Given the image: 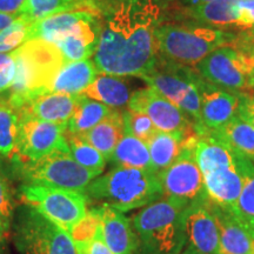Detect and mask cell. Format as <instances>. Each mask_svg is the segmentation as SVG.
Here are the masks:
<instances>
[{"instance_id": "20", "label": "cell", "mask_w": 254, "mask_h": 254, "mask_svg": "<svg viewBox=\"0 0 254 254\" xmlns=\"http://www.w3.org/2000/svg\"><path fill=\"white\" fill-rule=\"evenodd\" d=\"M80 97L81 95L46 92L31 99L21 110L44 122L67 127Z\"/></svg>"}, {"instance_id": "3", "label": "cell", "mask_w": 254, "mask_h": 254, "mask_svg": "<svg viewBox=\"0 0 254 254\" xmlns=\"http://www.w3.org/2000/svg\"><path fill=\"white\" fill-rule=\"evenodd\" d=\"M17 74L6 101L17 111L37 95L49 92L50 85L65 64L55 44L45 40H27L12 51Z\"/></svg>"}, {"instance_id": "19", "label": "cell", "mask_w": 254, "mask_h": 254, "mask_svg": "<svg viewBox=\"0 0 254 254\" xmlns=\"http://www.w3.org/2000/svg\"><path fill=\"white\" fill-rule=\"evenodd\" d=\"M101 237L114 254H138L139 239L131 220L123 212L103 207Z\"/></svg>"}, {"instance_id": "48", "label": "cell", "mask_w": 254, "mask_h": 254, "mask_svg": "<svg viewBox=\"0 0 254 254\" xmlns=\"http://www.w3.org/2000/svg\"><path fill=\"white\" fill-rule=\"evenodd\" d=\"M180 254H195V253H192V252H190V251H187V250H184L182 253Z\"/></svg>"}, {"instance_id": "5", "label": "cell", "mask_w": 254, "mask_h": 254, "mask_svg": "<svg viewBox=\"0 0 254 254\" xmlns=\"http://www.w3.org/2000/svg\"><path fill=\"white\" fill-rule=\"evenodd\" d=\"M237 38L233 32L194 23H167L155 28L158 58L190 67H194L219 47L232 45Z\"/></svg>"}, {"instance_id": "22", "label": "cell", "mask_w": 254, "mask_h": 254, "mask_svg": "<svg viewBox=\"0 0 254 254\" xmlns=\"http://www.w3.org/2000/svg\"><path fill=\"white\" fill-rule=\"evenodd\" d=\"M93 13L91 9H72L40 19L30 24L25 41L45 40L56 44Z\"/></svg>"}, {"instance_id": "10", "label": "cell", "mask_w": 254, "mask_h": 254, "mask_svg": "<svg viewBox=\"0 0 254 254\" xmlns=\"http://www.w3.org/2000/svg\"><path fill=\"white\" fill-rule=\"evenodd\" d=\"M196 132L190 133L182 154L166 170L158 173L163 190V198H172L187 204L206 198L204 177L194 155Z\"/></svg>"}, {"instance_id": "43", "label": "cell", "mask_w": 254, "mask_h": 254, "mask_svg": "<svg viewBox=\"0 0 254 254\" xmlns=\"http://www.w3.org/2000/svg\"><path fill=\"white\" fill-rule=\"evenodd\" d=\"M25 0H0V12L1 13L19 14L23 8Z\"/></svg>"}, {"instance_id": "27", "label": "cell", "mask_w": 254, "mask_h": 254, "mask_svg": "<svg viewBox=\"0 0 254 254\" xmlns=\"http://www.w3.org/2000/svg\"><path fill=\"white\" fill-rule=\"evenodd\" d=\"M208 131L232 150L254 163V126L240 116L233 117L218 129Z\"/></svg>"}, {"instance_id": "47", "label": "cell", "mask_w": 254, "mask_h": 254, "mask_svg": "<svg viewBox=\"0 0 254 254\" xmlns=\"http://www.w3.org/2000/svg\"><path fill=\"white\" fill-rule=\"evenodd\" d=\"M4 232H5V228H4V226H2L1 221H0V237H1L2 234H4Z\"/></svg>"}, {"instance_id": "21", "label": "cell", "mask_w": 254, "mask_h": 254, "mask_svg": "<svg viewBox=\"0 0 254 254\" xmlns=\"http://www.w3.org/2000/svg\"><path fill=\"white\" fill-rule=\"evenodd\" d=\"M238 2L239 0H209L185 6L183 11L192 23L226 31L238 28Z\"/></svg>"}, {"instance_id": "6", "label": "cell", "mask_w": 254, "mask_h": 254, "mask_svg": "<svg viewBox=\"0 0 254 254\" xmlns=\"http://www.w3.org/2000/svg\"><path fill=\"white\" fill-rule=\"evenodd\" d=\"M17 170L24 184L77 192H84L92 180L100 176L79 165L66 150H56L38 160L17 161Z\"/></svg>"}, {"instance_id": "26", "label": "cell", "mask_w": 254, "mask_h": 254, "mask_svg": "<svg viewBox=\"0 0 254 254\" xmlns=\"http://www.w3.org/2000/svg\"><path fill=\"white\" fill-rule=\"evenodd\" d=\"M125 134L123 111L113 109L109 116L85 134H81L109 161Z\"/></svg>"}, {"instance_id": "17", "label": "cell", "mask_w": 254, "mask_h": 254, "mask_svg": "<svg viewBox=\"0 0 254 254\" xmlns=\"http://www.w3.org/2000/svg\"><path fill=\"white\" fill-rule=\"evenodd\" d=\"M215 219L220 240V254H254V234L230 209L219 207L207 200Z\"/></svg>"}, {"instance_id": "45", "label": "cell", "mask_w": 254, "mask_h": 254, "mask_svg": "<svg viewBox=\"0 0 254 254\" xmlns=\"http://www.w3.org/2000/svg\"><path fill=\"white\" fill-rule=\"evenodd\" d=\"M245 39H247L249 41H251V43H254V28H252V30H249L246 32H244L243 34H241Z\"/></svg>"}, {"instance_id": "9", "label": "cell", "mask_w": 254, "mask_h": 254, "mask_svg": "<svg viewBox=\"0 0 254 254\" xmlns=\"http://www.w3.org/2000/svg\"><path fill=\"white\" fill-rule=\"evenodd\" d=\"M20 200L40 212L65 231H69L87 212L84 192L55 189L39 184H23L19 190Z\"/></svg>"}, {"instance_id": "49", "label": "cell", "mask_w": 254, "mask_h": 254, "mask_svg": "<svg viewBox=\"0 0 254 254\" xmlns=\"http://www.w3.org/2000/svg\"><path fill=\"white\" fill-rule=\"evenodd\" d=\"M252 98H253V100H254V92H253V95H252Z\"/></svg>"}, {"instance_id": "2", "label": "cell", "mask_w": 254, "mask_h": 254, "mask_svg": "<svg viewBox=\"0 0 254 254\" xmlns=\"http://www.w3.org/2000/svg\"><path fill=\"white\" fill-rule=\"evenodd\" d=\"M88 205L123 212L145 207L163 198L158 173L139 168H114L92 180L84 190Z\"/></svg>"}, {"instance_id": "29", "label": "cell", "mask_w": 254, "mask_h": 254, "mask_svg": "<svg viewBox=\"0 0 254 254\" xmlns=\"http://www.w3.org/2000/svg\"><path fill=\"white\" fill-rule=\"evenodd\" d=\"M112 110L99 101L88 99L81 95L74 113L72 114L67 124L66 131L73 134H85L100 122H103Z\"/></svg>"}, {"instance_id": "39", "label": "cell", "mask_w": 254, "mask_h": 254, "mask_svg": "<svg viewBox=\"0 0 254 254\" xmlns=\"http://www.w3.org/2000/svg\"><path fill=\"white\" fill-rule=\"evenodd\" d=\"M233 45L243 55L244 62H245L246 65L250 86L252 87V90H254V43H251V41L245 39L243 36H238L237 40L233 43Z\"/></svg>"}, {"instance_id": "32", "label": "cell", "mask_w": 254, "mask_h": 254, "mask_svg": "<svg viewBox=\"0 0 254 254\" xmlns=\"http://www.w3.org/2000/svg\"><path fill=\"white\" fill-rule=\"evenodd\" d=\"M19 112L6 101V97H0V154L13 158L18 135Z\"/></svg>"}, {"instance_id": "35", "label": "cell", "mask_w": 254, "mask_h": 254, "mask_svg": "<svg viewBox=\"0 0 254 254\" xmlns=\"http://www.w3.org/2000/svg\"><path fill=\"white\" fill-rule=\"evenodd\" d=\"M254 234V176L244 184L236 206L230 209Z\"/></svg>"}, {"instance_id": "7", "label": "cell", "mask_w": 254, "mask_h": 254, "mask_svg": "<svg viewBox=\"0 0 254 254\" xmlns=\"http://www.w3.org/2000/svg\"><path fill=\"white\" fill-rule=\"evenodd\" d=\"M194 77V67L158 58L154 68L140 79L179 107L195 125H200L201 99Z\"/></svg>"}, {"instance_id": "18", "label": "cell", "mask_w": 254, "mask_h": 254, "mask_svg": "<svg viewBox=\"0 0 254 254\" xmlns=\"http://www.w3.org/2000/svg\"><path fill=\"white\" fill-rule=\"evenodd\" d=\"M103 28V21L99 15L93 13L84 21H81L66 37L57 41L65 63L81 62L94 56Z\"/></svg>"}, {"instance_id": "4", "label": "cell", "mask_w": 254, "mask_h": 254, "mask_svg": "<svg viewBox=\"0 0 254 254\" xmlns=\"http://www.w3.org/2000/svg\"><path fill=\"white\" fill-rule=\"evenodd\" d=\"M190 204L161 198L133 217L132 225L139 239L138 254H180L185 247L184 211Z\"/></svg>"}, {"instance_id": "30", "label": "cell", "mask_w": 254, "mask_h": 254, "mask_svg": "<svg viewBox=\"0 0 254 254\" xmlns=\"http://www.w3.org/2000/svg\"><path fill=\"white\" fill-rule=\"evenodd\" d=\"M72 9H90L85 0H25L19 15L32 24L50 15L72 11Z\"/></svg>"}, {"instance_id": "42", "label": "cell", "mask_w": 254, "mask_h": 254, "mask_svg": "<svg viewBox=\"0 0 254 254\" xmlns=\"http://www.w3.org/2000/svg\"><path fill=\"white\" fill-rule=\"evenodd\" d=\"M238 116L254 126V100L252 95L241 94Z\"/></svg>"}, {"instance_id": "50", "label": "cell", "mask_w": 254, "mask_h": 254, "mask_svg": "<svg viewBox=\"0 0 254 254\" xmlns=\"http://www.w3.org/2000/svg\"><path fill=\"white\" fill-rule=\"evenodd\" d=\"M0 97H1V95H0Z\"/></svg>"}, {"instance_id": "31", "label": "cell", "mask_w": 254, "mask_h": 254, "mask_svg": "<svg viewBox=\"0 0 254 254\" xmlns=\"http://www.w3.org/2000/svg\"><path fill=\"white\" fill-rule=\"evenodd\" d=\"M65 139L67 142L69 154L79 165L92 172L101 174L106 166V158L93 147L81 134H73L65 131Z\"/></svg>"}, {"instance_id": "28", "label": "cell", "mask_w": 254, "mask_h": 254, "mask_svg": "<svg viewBox=\"0 0 254 254\" xmlns=\"http://www.w3.org/2000/svg\"><path fill=\"white\" fill-rule=\"evenodd\" d=\"M109 161L114 166L139 168L155 172L147 144L128 133L124 134Z\"/></svg>"}, {"instance_id": "34", "label": "cell", "mask_w": 254, "mask_h": 254, "mask_svg": "<svg viewBox=\"0 0 254 254\" xmlns=\"http://www.w3.org/2000/svg\"><path fill=\"white\" fill-rule=\"evenodd\" d=\"M103 220V207L95 206L87 209L85 217L68 231L74 244H80L88 241L97 236L98 231L101 227Z\"/></svg>"}, {"instance_id": "46", "label": "cell", "mask_w": 254, "mask_h": 254, "mask_svg": "<svg viewBox=\"0 0 254 254\" xmlns=\"http://www.w3.org/2000/svg\"><path fill=\"white\" fill-rule=\"evenodd\" d=\"M178 1L183 2L186 6H190V5H195V4H200V2H205V1H209V0H178Z\"/></svg>"}, {"instance_id": "24", "label": "cell", "mask_w": 254, "mask_h": 254, "mask_svg": "<svg viewBox=\"0 0 254 254\" xmlns=\"http://www.w3.org/2000/svg\"><path fill=\"white\" fill-rule=\"evenodd\" d=\"M93 82L81 95L88 99L99 101L111 109L120 110L128 105L131 98V91L128 85L117 75L98 73Z\"/></svg>"}, {"instance_id": "41", "label": "cell", "mask_w": 254, "mask_h": 254, "mask_svg": "<svg viewBox=\"0 0 254 254\" xmlns=\"http://www.w3.org/2000/svg\"><path fill=\"white\" fill-rule=\"evenodd\" d=\"M238 28H254V0H239L238 2Z\"/></svg>"}, {"instance_id": "16", "label": "cell", "mask_w": 254, "mask_h": 254, "mask_svg": "<svg viewBox=\"0 0 254 254\" xmlns=\"http://www.w3.org/2000/svg\"><path fill=\"white\" fill-rule=\"evenodd\" d=\"M194 80L201 99L200 125L214 131L238 116L241 94L209 84L200 77L196 71Z\"/></svg>"}, {"instance_id": "25", "label": "cell", "mask_w": 254, "mask_h": 254, "mask_svg": "<svg viewBox=\"0 0 254 254\" xmlns=\"http://www.w3.org/2000/svg\"><path fill=\"white\" fill-rule=\"evenodd\" d=\"M193 132L194 129L190 132L172 133L158 131L146 142L155 172L159 173L166 170L179 158L185 147L187 138Z\"/></svg>"}, {"instance_id": "8", "label": "cell", "mask_w": 254, "mask_h": 254, "mask_svg": "<svg viewBox=\"0 0 254 254\" xmlns=\"http://www.w3.org/2000/svg\"><path fill=\"white\" fill-rule=\"evenodd\" d=\"M14 243L21 254H77L67 231L26 205L15 221Z\"/></svg>"}, {"instance_id": "33", "label": "cell", "mask_w": 254, "mask_h": 254, "mask_svg": "<svg viewBox=\"0 0 254 254\" xmlns=\"http://www.w3.org/2000/svg\"><path fill=\"white\" fill-rule=\"evenodd\" d=\"M125 133L147 142L158 132L157 127L145 113L126 109L123 111Z\"/></svg>"}, {"instance_id": "37", "label": "cell", "mask_w": 254, "mask_h": 254, "mask_svg": "<svg viewBox=\"0 0 254 254\" xmlns=\"http://www.w3.org/2000/svg\"><path fill=\"white\" fill-rule=\"evenodd\" d=\"M14 217V201L11 194L7 180L0 171V221L5 231L11 225Z\"/></svg>"}, {"instance_id": "23", "label": "cell", "mask_w": 254, "mask_h": 254, "mask_svg": "<svg viewBox=\"0 0 254 254\" xmlns=\"http://www.w3.org/2000/svg\"><path fill=\"white\" fill-rule=\"evenodd\" d=\"M98 75L92 60L65 63L51 82L49 92L81 95Z\"/></svg>"}, {"instance_id": "15", "label": "cell", "mask_w": 254, "mask_h": 254, "mask_svg": "<svg viewBox=\"0 0 254 254\" xmlns=\"http://www.w3.org/2000/svg\"><path fill=\"white\" fill-rule=\"evenodd\" d=\"M254 176V163L221 168L204 174V189L209 202L219 207L232 209L236 206L244 184Z\"/></svg>"}, {"instance_id": "36", "label": "cell", "mask_w": 254, "mask_h": 254, "mask_svg": "<svg viewBox=\"0 0 254 254\" xmlns=\"http://www.w3.org/2000/svg\"><path fill=\"white\" fill-rule=\"evenodd\" d=\"M28 26L30 23L19 15L9 26L0 31V53H9L23 45L26 40Z\"/></svg>"}, {"instance_id": "1", "label": "cell", "mask_w": 254, "mask_h": 254, "mask_svg": "<svg viewBox=\"0 0 254 254\" xmlns=\"http://www.w3.org/2000/svg\"><path fill=\"white\" fill-rule=\"evenodd\" d=\"M160 17L157 0H119L106 14L93 56L98 73L138 77L158 60L155 28Z\"/></svg>"}, {"instance_id": "11", "label": "cell", "mask_w": 254, "mask_h": 254, "mask_svg": "<svg viewBox=\"0 0 254 254\" xmlns=\"http://www.w3.org/2000/svg\"><path fill=\"white\" fill-rule=\"evenodd\" d=\"M15 144V161H33L56 150L68 151L66 127L38 119L20 110Z\"/></svg>"}, {"instance_id": "13", "label": "cell", "mask_w": 254, "mask_h": 254, "mask_svg": "<svg viewBox=\"0 0 254 254\" xmlns=\"http://www.w3.org/2000/svg\"><path fill=\"white\" fill-rule=\"evenodd\" d=\"M127 109L145 113L161 132H190L194 123L179 107L150 86L133 92Z\"/></svg>"}, {"instance_id": "14", "label": "cell", "mask_w": 254, "mask_h": 254, "mask_svg": "<svg viewBox=\"0 0 254 254\" xmlns=\"http://www.w3.org/2000/svg\"><path fill=\"white\" fill-rule=\"evenodd\" d=\"M184 250L195 254H220V240L207 198L190 202L184 211Z\"/></svg>"}, {"instance_id": "40", "label": "cell", "mask_w": 254, "mask_h": 254, "mask_svg": "<svg viewBox=\"0 0 254 254\" xmlns=\"http://www.w3.org/2000/svg\"><path fill=\"white\" fill-rule=\"evenodd\" d=\"M75 249H77V254H114L103 240L101 227L93 239L75 244Z\"/></svg>"}, {"instance_id": "44", "label": "cell", "mask_w": 254, "mask_h": 254, "mask_svg": "<svg viewBox=\"0 0 254 254\" xmlns=\"http://www.w3.org/2000/svg\"><path fill=\"white\" fill-rule=\"evenodd\" d=\"M19 17V14H12V13H1L0 12V31L9 26L13 21Z\"/></svg>"}, {"instance_id": "12", "label": "cell", "mask_w": 254, "mask_h": 254, "mask_svg": "<svg viewBox=\"0 0 254 254\" xmlns=\"http://www.w3.org/2000/svg\"><path fill=\"white\" fill-rule=\"evenodd\" d=\"M194 69L209 84L238 94L253 95L243 55L233 44L209 53L196 64Z\"/></svg>"}, {"instance_id": "38", "label": "cell", "mask_w": 254, "mask_h": 254, "mask_svg": "<svg viewBox=\"0 0 254 254\" xmlns=\"http://www.w3.org/2000/svg\"><path fill=\"white\" fill-rule=\"evenodd\" d=\"M17 74V64L12 52L0 53V93L8 91Z\"/></svg>"}]
</instances>
